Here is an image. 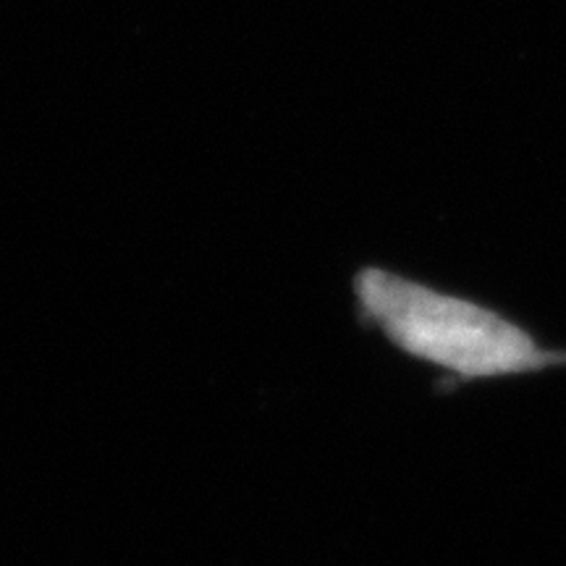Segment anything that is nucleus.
<instances>
[{"label": "nucleus", "instance_id": "obj_1", "mask_svg": "<svg viewBox=\"0 0 566 566\" xmlns=\"http://www.w3.org/2000/svg\"><path fill=\"white\" fill-rule=\"evenodd\" d=\"M354 302L396 352L441 375L443 394L566 367V346L543 344L504 310L391 268H359Z\"/></svg>", "mask_w": 566, "mask_h": 566}]
</instances>
